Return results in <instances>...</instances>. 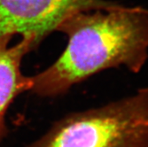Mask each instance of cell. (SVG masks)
<instances>
[{"mask_svg": "<svg viewBox=\"0 0 148 147\" xmlns=\"http://www.w3.org/2000/svg\"><path fill=\"white\" fill-rule=\"evenodd\" d=\"M57 31L68 44L49 68L31 77L30 91L57 97L103 70L124 66L139 73L148 59V9L116 4L80 12Z\"/></svg>", "mask_w": 148, "mask_h": 147, "instance_id": "1", "label": "cell"}, {"mask_svg": "<svg viewBox=\"0 0 148 147\" xmlns=\"http://www.w3.org/2000/svg\"><path fill=\"white\" fill-rule=\"evenodd\" d=\"M27 147H148V87L66 115Z\"/></svg>", "mask_w": 148, "mask_h": 147, "instance_id": "2", "label": "cell"}, {"mask_svg": "<svg viewBox=\"0 0 148 147\" xmlns=\"http://www.w3.org/2000/svg\"><path fill=\"white\" fill-rule=\"evenodd\" d=\"M115 5L106 0H0V36L20 35L39 45L75 13Z\"/></svg>", "mask_w": 148, "mask_h": 147, "instance_id": "3", "label": "cell"}, {"mask_svg": "<svg viewBox=\"0 0 148 147\" xmlns=\"http://www.w3.org/2000/svg\"><path fill=\"white\" fill-rule=\"evenodd\" d=\"M12 38V36H0V140L6 134L5 116L10 105L16 97L32 87L31 77L21 73L22 59L38 46L24 37L16 44L10 45Z\"/></svg>", "mask_w": 148, "mask_h": 147, "instance_id": "4", "label": "cell"}]
</instances>
